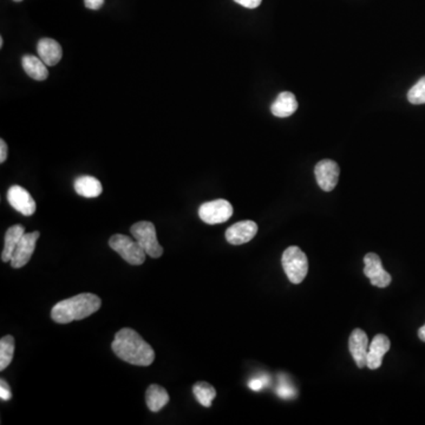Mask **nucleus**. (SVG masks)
<instances>
[{
    "label": "nucleus",
    "instance_id": "nucleus-1",
    "mask_svg": "<svg viewBox=\"0 0 425 425\" xmlns=\"http://www.w3.org/2000/svg\"><path fill=\"white\" fill-rule=\"evenodd\" d=\"M111 348L119 359L128 364L149 366L155 359L154 348L135 330L128 327L115 335Z\"/></svg>",
    "mask_w": 425,
    "mask_h": 425
},
{
    "label": "nucleus",
    "instance_id": "nucleus-2",
    "mask_svg": "<svg viewBox=\"0 0 425 425\" xmlns=\"http://www.w3.org/2000/svg\"><path fill=\"white\" fill-rule=\"evenodd\" d=\"M102 302L92 293H81L61 300L51 310V318L58 324H69L88 318L99 310Z\"/></svg>",
    "mask_w": 425,
    "mask_h": 425
},
{
    "label": "nucleus",
    "instance_id": "nucleus-3",
    "mask_svg": "<svg viewBox=\"0 0 425 425\" xmlns=\"http://www.w3.org/2000/svg\"><path fill=\"white\" fill-rule=\"evenodd\" d=\"M281 264L287 278L292 284H300L306 278L308 260L306 254L297 246H290L284 252Z\"/></svg>",
    "mask_w": 425,
    "mask_h": 425
},
{
    "label": "nucleus",
    "instance_id": "nucleus-4",
    "mask_svg": "<svg viewBox=\"0 0 425 425\" xmlns=\"http://www.w3.org/2000/svg\"><path fill=\"white\" fill-rule=\"evenodd\" d=\"M132 237L144 248L147 255L152 258H159L164 254V248L157 241L155 226L150 221H139L130 228Z\"/></svg>",
    "mask_w": 425,
    "mask_h": 425
},
{
    "label": "nucleus",
    "instance_id": "nucleus-5",
    "mask_svg": "<svg viewBox=\"0 0 425 425\" xmlns=\"http://www.w3.org/2000/svg\"><path fill=\"white\" fill-rule=\"evenodd\" d=\"M109 246L111 250L119 253L130 265L139 266L146 261L147 253L139 242L127 235L115 234L109 239Z\"/></svg>",
    "mask_w": 425,
    "mask_h": 425
},
{
    "label": "nucleus",
    "instance_id": "nucleus-6",
    "mask_svg": "<svg viewBox=\"0 0 425 425\" xmlns=\"http://www.w3.org/2000/svg\"><path fill=\"white\" fill-rule=\"evenodd\" d=\"M233 215V206L224 199L209 201L199 208V217L208 225H217L228 221Z\"/></svg>",
    "mask_w": 425,
    "mask_h": 425
},
{
    "label": "nucleus",
    "instance_id": "nucleus-7",
    "mask_svg": "<svg viewBox=\"0 0 425 425\" xmlns=\"http://www.w3.org/2000/svg\"><path fill=\"white\" fill-rule=\"evenodd\" d=\"M364 274L373 286L385 288L391 284V275L384 270L382 260L376 253H368L364 257Z\"/></svg>",
    "mask_w": 425,
    "mask_h": 425
},
{
    "label": "nucleus",
    "instance_id": "nucleus-8",
    "mask_svg": "<svg viewBox=\"0 0 425 425\" xmlns=\"http://www.w3.org/2000/svg\"><path fill=\"white\" fill-rule=\"evenodd\" d=\"M39 237H41V233L38 230L24 234V237H21V241L17 245L11 261H10L13 268L16 270L21 268L31 260Z\"/></svg>",
    "mask_w": 425,
    "mask_h": 425
},
{
    "label": "nucleus",
    "instance_id": "nucleus-9",
    "mask_svg": "<svg viewBox=\"0 0 425 425\" xmlns=\"http://www.w3.org/2000/svg\"><path fill=\"white\" fill-rule=\"evenodd\" d=\"M315 179L324 192H332L339 179V166L332 159H323L315 168Z\"/></svg>",
    "mask_w": 425,
    "mask_h": 425
},
{
    "label": "nucleus",
    "instance_id": "nucleus-10",
    "mask_svg": "<svg viewBox=\"0 0 425 425\" xmlns=\"http://www.w3.org/2000/svg\"><path fill=\"white\" fill-rule=\"evenodd\" d=\"M8 201L12 208L25 217H31L36 212V201L26 189L21 186H12L8 190Z\"/></svg>",
    "mask_w": 425,
    "mask_h": 425
},
{
    "label": "nucleus",
    "instance_id": "nucleus-11",
    "mask_svg": "<svg viewBox=\"0 0 425 425\" xmlns=\"http://www.w3.org/2000/svg\"><path fill=\"white\" fill-rule=\"evenodd\" d=\"M258 233V225L254 221H240L226 230V240L232 245H242L250 241Z\"/></svg>",
    "mask_w": 425,
    "mask_h": 425
},
{
    "label": "nucleus",
    "instance_id": "nucleus-12",
    "mask_svg": "<svg viewBox=\"0 0 425 425\" xmlns=\"http://www.w3.org/2000/svg\"><path fill=\"white\" fill-rule=\"evenodd\" d=\"M348 350L351 352L357 366L359 368H365L368 359V335L363 330L356 328L352 331L348 339Z\"/></svg>",
    "mask_w": 425,
    "mask_h": 425
},
{
    "label": "nucleus",
    "instance_id": "nucleus-13",
    "mask_svg": "<svg viewBox=\"0 0 425 425\" xmlns=\"http://www.w3.org/2000/svg\"><path fill=\"white\" fill-rule=\"evenodd\" d=\"M391 348L390 339L385 335H375L372 343L368 345L366 366L371 370H376L382 366L383 357Z\"/></svg>",
    "mask_w": 425,
    "mask_h": 425
},
{
    "label": "nucleus",
    "instance_id": "nucleus-14",
    "mask_svg": "<svg viewBox=\"0 0 425 425\" xmlns=\"http://www.w3.org/2000/svg\"><path fill=\"white\" fill-rule=\"evenodd\" d=\"M37 51L39 58L48 66H57L63 57L61 44L51 38H43L38 41Z\"/></svg>",
    "mask_w": 425,
    "mask_h": 425
},
{
    "label": "nucleus",
    "instance_id": "nucleus-15",
    "mask_svg": "<svg viewBox=\"0 0 425 425\" xmlns=\"http://www.w3.org/2000/svg\"><path fill=\"white\" fill-rule=\"evenodd\" d=\"M297 109H298V102H297L295 95L290 91H284L281 94H279L277 99L270 106L272 114L275 117H281V119L292 116Z\"/></svg>",
    "mask_w": 425,
    "mask_h": 425
},
{
    "label": "nucleus",
    "instance_id": "nucleus-16",
    "mask_svg": "<svg viewBox=\"0 0 425 425\" xmlns=\"http://www.w3.org/2000/svg\"><path fill=\"white\" fill-rule=\"evenodd\" d=\"M75 190L78 195L88 199H94L102 194V184L96 177L90 175H83L75 180Z\"/></svg>",
    "mask_w": 425,
    "mask_h": 425
},
{
    "label": "nucleus",
    "instance_id": "nucleus-17",
    "mask_svg": "<svg viewBox=\"0 0 425 425\" xmlns=\"http://www.w3.org/2000/svg\"><path fill=\"white\" fill-rule=\"evenodd\" d=\"M21 66L28 76L33 78L34 81H46L49 76V70L46 68L48 66L41 58L33 55H25L21 59Z\"/></svg>",
    "mask_w": 425,
    "mask_h": 425
},
{
    "label": "nucleus",
    "instance_id": "nucleus-18",
    "mask_svg": "<svg viewBox=\"0 0 425 425\" xmlns=\"http://www.w3.org/2000/svg\"><path fill=\"white\" fill-rule=\"evenodd\" d=\"M169 402V395L167 390L157 384H152L146 391V403L148 409L152 413H159V410L164 409Z\"/></svg>",
    "mask_w": 425,
    "mask_h": 425
},
{
    "label": "nucleus",
    "instance_id": "nucleus-19",
    "mask_svg": "<svg viewBox=\"0 0 425 425\" xmlns=\"http://www.w3.org/2000/svg\"><path fill=\"white\" fill-rule=\"evenodd\" d=\"M24 226L14 225L6 230L5 234L4 250L1 253V261H11L13 252L16 250L17 245L21 241V237H24Z\"/></svg>",
    "mask_w": 425,
    "mask_h": 425
},
{
    "label": "nucleus",
    "instance_id": "nucleus-20",
    "mask_svg": "<svg viewBox=\"0 0 425 425\" xmlns=\"http://www.w3.org/2000/svg\"><path fill=\"white\" fill-rule=\"evenodd\" d=\"M192 393L197 402L205 408L212 406V401L217 397V390L207 382H197V384L192 386Z\"/></svg>",
    "mask_w": 425,
    "mask_h": 425
},
{
    "label": "nucleus",
    "instance_id": "nucleus-21",
    "mask_svg": "<svg viewBox=\"0 0 425 425\" xmlns=\"http://www.w3.org/2000/svg\"><path fill=\"white\" fill-rule=\"evenodd\" d=\"M14 338L12 335H5L0 340V370L4 371L8 365L11 364L13 356H14Z\"/></svg>",
    "mask_w": 425,
    "mask_h": 425
},
{
    "label": "nucleus",
    "instance_id": "nucleus-22",
    "mask_svg": "<svg viewBox=\"0 0 425 425\" xmlns=\"http://www.w3.org/2000/svg\"><path fill=\"white\" fill-rule=\"evenodd\" d=\"M408 99L413 104H425V76L422 77L408 92Z\"/></svg>",
    "mask_w": 425,
    "mask_h": 425
},
{
    "label": "nucleus",
    "instance_id": "nucleus-23",
    "mask_svg": "<svg viewBox=\"0 0 425 425\" xmlns=\"http://www.w3.org/2000/svg\"><path fill=\"white\" fill-rule=\"evenodd\" d=\"M0 398L5 402L10 401L12 398L11 388L8 386V382L4 379L0 380Z\"/></svg>",
    "mask_w": 425,
    "mask_h": 425
},
{
    "label": "nucleus",
    "instance_id": "nucleus-24",
    "mask_svg": "<svg viewBox=\"0 0 425 425\" xmlns=\"http://www.w3.org/2000/svg\"><path fill=\"white\" fill-rule=\"evenodd\" d=\"M268 383V378L266 376L259 377V378H254V379L250 380V386L253 391H260L265 385H267Z\"/></svg>",
    "mask_w": 425,
    "mask_h": 425
},
{
    "label": "nucleus",
    "instance_id": "nucleus-25",
    "mask_svg": "<svg viewBox=\"0 0 425 425\" xmlns=\"http://www.w3.org/2000/svg\"><path fill=\"white\" fill-rule=\"evenodd\" d=\"M234 1L244 8H257L261 4L262 0H234Z\"/></svg>",
    "mask_w": 425,
    "mask_h": 425
},
{
    "label": "nucleus",
    "instance_id": "nucleus-26",
    "mask_svg": "<svg viewBox=\"0 0 425 425\" xmlns=\"http://www.w3.org/2000/svg\"><path fill=\"white\" fill-rule=\"evenodd\" d=\"M103 4H104V0H84L86 8H89V10H94V11L102 8Z\"/></svg>",
    "mask_w": 425,
    "mask_h": 425
},
{
    "label": "nucleus",
    "instance_id": "nucleus-27",
    "mask_svg": "<svg viewBox=\"0 0 425 425\" xmlns=\"http://www.w3.org/2000/svg\"><path fill=\"white\" fill-rule=\"evenodd\" d=\"M8 159V144L4 139H0V164H4Z\"/></svg>",
    "mask_w": 425,
    "mask_h": 425
},
{
    "label": "nucleus",
    "instance_id": "nucleus-28",
    "mask_svg": "<svg viewBox=\"0 0 425 425\" xmlns=\"http://www.w3.org/2000/svg\"><path fill=\"white\" fill-rule=\"evenodd\" d=\"M292 393H293V390L292 388H288L287 385L285 386H279L278 388V395L279 396H281L282 398H290L292 396Z\"/></svg>",
    "mask_w": 425,
    "mask_h": 425
},
{
    "label": "nucleus",
    "instance_id": "nucleus-29",
    "mask_svg": "<svg viewBox=\"0 0 425 425\" xmlns=\"http://www.w3.org/2000/svg\"><path fill=\"white\" fill-rule=\"evenodd\" d=\"M418 337H419V339H421L422 342H424L425 343V324L418 330Z\"/></svg>",
    "mask_w": 425,
    "mask_h": 425
},
{
    "label": "nucleus",
    "instance_id": "nucleus-30",
    "mask_svg": "<svg viewBox=\"0 0 425 425\" xmlns=\"http://www.w3.org/2000/svg\"><path fill=\"white\" fill-rule=\"evenodd\" d=\"M3 46H4V39H3V37H0V48H3Z\"/></svg>",
    "mask_w": 425,
    "mask_h": 425
},
{
    "label": "nucleus",
    "instance_id": "nucleus-31",
    "mask_svg": "<svg viewBox=\"0 0 425 425\" xmlns=\"http://www.w3.org/2000/svg\"><path fill=\"white\" fill-rule=\"evenodd\" d=\"M14 1H17V3H19V1H21V0H14Z\"/></svg>",
    "mask_w": 425,
    "mask_h": 425
}]
</instances>
